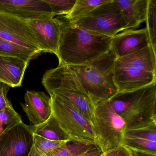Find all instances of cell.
<instances>
[{
    "label": "cell",
    "mask_w": 156,
    "mask_h": 156,
    "mask_svg": "<svg viewBox=\"0 0 156 156\" xmlns=\"http://www.w3.org/2000/svg\"><path fill=\"white\" fill-rule=\"evenodd\" d=\"M57 18L61 24L59 45L55 54L59 65L86 64L106 53L111 48V37L77 28L63 16Z\"/></svg>",
    "instance_id": "1"
},
{
    "label": "cell",
    "mask_w": 156,
    "mask_h": 156,
    "mask_svg": "<svg viewBox=\"0 0 156 156\" xmlns=\"http://www.w3.org/2000/svg\"><path fill=\"white\" fill-rule=\"evenodd\" d=\"M42 83L51 97L69 105L93 124L95 105L84 90L75 73L67 66L47 70Z\"/></svg>",
    "instance_id": "2"
},
{
    "label": "cell",
    "mask_w": 156,
    "mask_h": 156,
    "mask_svg": "<svg viewBox=\"0 0 156 156\" xmlns=\"http://www.w3.org/2000/svg\"><path fill=\"white\" fill-rule=\"evenodd\" d=\"M108 101L124 120L126 129L156 124V83L129 92H118Z\"/></svg>",
    "instance_id": "3"
},
{
    "label": "cell",
    "mask_w": 156,
    "mask_h": 156,
    "mask_svg": "<svg viewBox=\"0 0 156 156\" xmlns=\"http://www.w3.org/2000/svg\"><path fill=\"white\" fill-rule=\"evenodd\" d=\"M116 59L110 49L88 63L68 66L75 73L94 105L109 101L118 93L114 79Z\"/></svg>",
    "instance_id": "4"
},
{
    "label": "cell",
    "mask_w": 156,
    "mask_h": 156,
    "mask_svg": "<svg viewBox=\"0 0 156 156\" xmlns=\"http://www.w3.org/2000/svg\"><path fill=\"white\" fill-rule=\"evenodd\" d=\"M114 79L119 93L136 90L156 83V52L151 45L135 53L116 58Z\"/></svg>",
    "instance_id": "5"
},
{
    "label": "cell",
    "mask_w": 156,
    "mask_h": 156,
    "mask_svg": "<svg viewBox=\"0 0 156 156\" xmlns=\"http://www.w3.org/2000/svg\"><path fill=\"white\" fill-rule=\"evenodd\" d=\"M93 126L96 145L103 153L122 145L126 124L114 111L109 101L95 105Z\"/></svg>",
    "instance_id": "6"
},
{
    "label": "cell",
    "mask_w": 156,
    "mask_h": 156,
    "mask_svg": "<svg viewBox=\"0 0 156 156\" xmlns=\"http://www.w3.org/2000/svg\"><path fill=\"white\" fill-rule=\"evenodd\" d=\"M70 23L77 28L111 38L126 30L121 10L115 0H109Z\"/></svg>",
    "instance_id": "7"
},
{
    "label": "cell",
    "mask_w": 156,
    "mask_h": 156,
    "mask_svg": "<svg viewBox=\"0 0 156 156\" xmlns=\"http://www.w3.org/2000/svg\"><path fill=\"white\" fill-rule=\"evenodd\" d=\"M52 114L72 140L95 144L93 124L69 105L51 97Z\"/></svg>",
    "instance_id": "8"
},
{
    "label": "cell",
    "mask_w": 156,
    "mask_h": 156,
    "mask_svg": "<svg viewBox=\"0 0 156 156\" xmlns=\"http://www.w3.org/2000/svg\"><path fill=\"white\" fill-rule=\"evenodd\" d=\"M0 38L40 54L39 48L27 22L0 12Z\"/></svg>",
    "instance_id": "9"
},
{
    "label": "cell",
    "mask_w": 156,
    "mask_h": 156,
    "mask_svg": "<svg viewBox=\"0 0 156 156\" xmlns=\"http://www.w3.org/2000/svg\"><path fill=\"white\" fill-rule=\"evenodd\" d=\"M54 15L28 21L27 23L41 52L54 53L58 50L61 22Z\"/></svg>",
    "instance_id": "10"
},
{
    "label": "cell",
    "mask_w": 156,
    "mask_h": 156,
    "mask_svg": "<svg viewBox=\"0 0 156 156\" xmlns=\"http://www.w3.org/2000/svg\"><path fill=\"white\" fill-rule=\"evenodd\" d=\"M33 135L30 126L23 122L0 135V156H28Z\"/></svg>",
    "instance_id": "11"
},
{
    "label": "cell",
    "mask_w": 156,
    "mask_h": 156,
    "mask_svg": "<svg viewBox=\"0 0 156 156\" xmlns=\"http://www.w3.org/2000/svg\"><path fill=\"white\" fill-rule=\"evenodd\" d=\"M0 12L26 21L54 15L44 0H0Z\"/></svg>",
    "instance_id": "12"
},
{
    "label": "cell",
    "mask_w": 156,
    "mask_h": 156,
    "mask_svg": "<svg viewBox=\"0 0 156 156\" xmlns=\"http://www.w3.org/2000/svg\"><path fill=\"white\" fill-rule=\"evenodd\" d=\"M150 44L146 28L140 30L127 29L112 37L111 48L116 58L139 51Z\"/></svg>",
    "instance_id": "13"
},
{
    "label": "cell",
    "mask_w": 156,
    "mask_h": 156,
    "mask_svg": "<svg viewBox=\"0 0 156 156\" xmlns=\"http://www.w3.org/2000/svg\"><path fill=\"white\" fill-rule=\"evenodd\" d=\"M24 99L25 103L21 105L33 125L42 124L52 114L51 98L44 92L27 91Z\"/></svg>",
    "instance_id": "14"
},
{
    "label": "cell",
    "mask_w": 156,
    "mask_h": 156,
    "mask_svg": "<svg viewBox=\"0 0 156 156\" xmlns=\"http://www.w3.org/2000/svg\"><path fill=\"white\" fill-rule=\"evenodd\" d=\"M30 62L16 56L0 55V82L10 87H20Z\"/></svg>",
    "instance_id": "15"
},
{
    "label": "cell",
    "mask_w": 156,
    "mask_h": 156,
    "mask_svg": "<svg viewBox=\"0 0 156 156\" xmlns=\"http://www.w3.org/2000/svg\"><path fill=\"white\" fill-rule=\"evenodd\" d=\"M119 6L127 29L137 28L147 18L148 0H115Z\"/></svg>",
    "instance_id": "16"
},
{
    "label": "cell",
    "mask_w": 156,
    "mask_h": 156,
    "mask_svg": "<svg viewBox=\"0 0 156 156\" xmlns=\"http://www.w3.org/2000/svg\"><path fill=\"white\" fill-rule=\"evenodd\" d=\"M30 127L33 134L50 140L66 142L71 140L60 126L53 114L49 119L42 124L36 126L31 125Z\"/></svg>",
    "instance_id": "17"
},
{
    "label": "cell",
    "mask_w": 156,
    "mask_h": 156,
    "mask_svg": "<svg viewBox=\"0 0 156 156\" xmlns=\"http://www.w3.org/2000/svg\"><path fill=\"white\" fill-rule=\"evenodd\" d=\"M96 147L95 144H87L71 140L42 156H77Z\"/></svg>",
    "instance_id": "18"
},
{
    "label": "cell",
    "mask_w": 156,
    "mask_h": 156,
    "mask_svg": "<svg viewBox=\"0 0 156 156\" xmlns=\"http://www.w3.org/2000/svg\"><path fill=\"white\" fill-rule=\"evenodd\" d=\"M108 1L109 0H76L72 10L68 14L63 16L70 23H72Z\"/></svg>",
    "instance_id": "19"
},
{
    "label": "cell",
    "mask_w": 156,
    "mask_h": 156,
    "mask_svg": "<svg viewBox=\"0 0 156 156\" xmlns=\"http://www.w3.org/2000/svg\"><path fill=\"white\" fill-rule=\"evenodd\" d=\"M39 54L34 51L0 38V55L16 56L30 62Z\"/></svg>",
    "instance_id": "20"
},
{
    "label": "cell",
    "mask_w": 156,
    "mask_h": 156,
    "mask_svg": "<svg viewBox=\"0 0 156 156\" xmlns=\"http://www.w3.org/2000/svg\"><path fill=\"white\" fill-rule=\"evenodd\" d=\"M65 142L50 140L33 134L32 145L28 156H43L60 147Z\"/></svg>",
    "instance_id": "21"
},
{
    "label": "cell",
    "mask_w": 156,
    "mask_h": 156,
    "mask_svg": "<svg viewBox=\"0 0 156 156\" xmlns=\"http://www.w3.org/2000/svg\"><path fill=\"white\" fill-rule=\"evenodd\" d=\"M23 122L20 115L12 105L0 111V135L5 133Z\"/></svg>",
    "instance_id": "22"
},
{
    "label": "cell",
    "mask_w": 156,
    "mask_h": 156,
    "mask_svg": "<svg viewBox=\"0 0 156 156\" xmlns=\"http://www.w3.org/2000/svg\"><path fill=\"white\" fill-rule=\"evenodd\" d=\"M145 21L151 45L156 52V0H148Z\"/></svg>",
    "instance_id": "23"
},
{
    "label": "cell",
    "mask_w": 156,
    "mask_h": 156,
    "mask_svg": "<svg viewBox=\"0 0 156 156\" xmlns=\"http://www.w3.org/2000/svg\"><path fill=\"white\" fill-rule=\"evenodd\" d=\"M122 145L129 149L156 154V142L137 138L124 137Z\"/></svg>",
    "instance_id": "24"
},
{
    "label": "cell",
    "mask_w": 156,
    "mask_h": 156,
    "mask_svg": "<svg viewBox=\"0 0 156 156\" xmlns=\"http://www.w3.org/2000/svg\"><path fill=\"white\" fill-rule=\"evenodd\" d=\"M124 136L137 138L156 142V124L137 129H126Z\"/></svg>",
    "instance_id": "25"
},
{
    "label": "cell",
    "mask_w": 156,
    "mask_h": 156,
    "mask_svg": "<svg viewBox=\"0 0 156 156\" xmlns=\"http://www.w3.org/2000/svg\"><path fill=\"white\" fill-rule=\"evenodd\" d=\"M51 6L53 14L64 16L72 10L76 0H44Z\"/></svg>",
    "instance_id": "26"
},
{
    "label": "cell",
    "mask_w": 156,
    "mask_h": 156,
    "mask_svg": "<svg viewBox=\"0 0 156 156\" xmlns=\"http://www.w3.org/2000/svg\"><path fill=\"white\" fill-rule=\"evenodd\" d=\"M10 87L0 82V111L12 105L7 97Z\"/></svg>",
    "instance_id": "27"
},
{
    "label": "cell",
    "mask_w": 156,
    "mask_h": 156,
    "mask_svg": "<svg viewBox=\"0 0 156 156\" xmlns=\"http://www.w3.org/2000/svg\"><path fill=\"white\" fill-rule=\"evenodd\" d=\"M100 156H133V155L131 150L122 145L116 148L103 153Z\"/></svg>",
    "instance_id": "28"
},
{
    "label": "cell",
    "mask_w": 156,
    "mask_h": 156,
    "mask_svg": "<svg viewBox=\"0 0 156 156\" xmlns=\"http://www.w3.org/2000/svg\"><path fill=\"white\" fill-rule=\"evenodd\" d=\"M102 154L103 152L101 150L97 147H96L77 156H100Z\"/></svg>",
    "instance_id": "29"
},
{
    "label": "cell",
    "mask_w": 156,
    "mask_h": 156,
    "mask_svg": "<svg viewBox=\"0 0 156 156\" xmlns=\"http://www.w3.org/2000/svg\"><path fill=\"white\" fill-rule=\"evenodd\" d=\"M133 156H156V154L145 151L131 150Z\"/></svg>",
    "instance_id": "30"
}]
</instances>
